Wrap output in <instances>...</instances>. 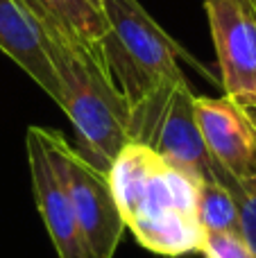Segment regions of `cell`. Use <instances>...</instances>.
Here are the masks:
<instances>
[{"label":"cell","mask_w":256,"mask_h":258,"mask_svg":"<svg viewBox=\"0 0 256 258\" xmlns=\"http://www.w3.org/2000/svg\"><path fill=\"white\" fill-rule=\"evenodd\" d=\"M86 3L91 5V7H95L100 14H102V0H86Z\"/></svg>","instance_id":"obj_14"},{"label":"cell","mask_w":256,"mask_h":258,"mask_svg":"<svg viewBox=\"0 0 256 258\" xmlns=\"http://www.w3.org/2000/svg\"><path fill=\"white\" fill-rule=\"evenodd\" d=\"M225 98L256 122V0H204Z\"/></svg>","instance_id":"obj_6"},{"label":"cell","mask_w":256,"mask_h":258,"mask_svg":"<svg viewBox=\"0 0 256 258\" xmlns=\"http://www.w3.org/2000/svg\"><path fill=\"white\" fill-rule=\"evenodd\" d=\"M27 163L32 174L36 209L45 222L52 247L59 258H91L84 236L75 218L71 195L63 181L61 168L48 147L41 127H30L25 136Z\"/></svg>","instance_id":"obj_7"},{"label":"cell","mask_w":256,"mask_h":258,"mask_svg":"<svg viewBox=\"0 0 256 258\" xmlns=\"http://www.w3.org/2000/svg\"><path fill=\"white\" fill-rule=\"evenodd\" d=\"M41 132L61 168L77 224L91 258H113L127 227L113 197L109 174L89 163L75 147L68 145L59 132H50L43 127Z\"/></svg>","instance_id":"obj_5"},{"label":"cell","mask_w":256,"mask_h":258,"mask_svg":"<svg viewBox=\"0 0 256 258\" xmlns=\"http://www.w3.org/2000/svg\"><path fill=\"white\" fill-rule=\"evenodd\" d=\"M109 183L134 238L159 256L200 249L202 229L195 218V186L141 143H127L109 168Z\"/></svg>","instance_id":"obj_2"},{"label":"cell","mask_w":256,"mask_h":258,"mask_svg":"<svg viewBox=\"0 0 256 258\" xmlns=\"http://www.w3.org/2000/svg\"><path fill=\"white\" fill-rule=\"evenodd\" d=\"M39 23L25 0H0V52H5L25 75L48 93L54 102H61V86L43 50Z\"/></svg>","instance_id":"obj_9"},{"label":"cell","mask_w":256,"mask_h":258,"mask_svg":"<svg viewBox=\"0 0 256 258\" xmlns=\"http://www.w3.org/2000/svg\"><path fill=\"white\" fill-rule=\"evenodd\" d=\"M193 107L213 161L234 179H256V122L225 95H195Z\"/></svg>","instance_id":"obj_8"},{"label":"cell","mask_w":256,"mask_h":258,"mask_svg":"<svg viewBox=\"0 0 256 258\" xmlns=\"http://www.w3.org/2000/svg\"><path fill=\"white\" fill-rule=\"evenodd\" d=\"M204 258H256L240 231H207L200 240Z\"/></svg>","instance_id":"obj_13"},{"label":"cell","mask_w":256,"mask_h":258,"mask_svg":"<svg viewBox=\"0 0 256 258\" xmlns=\"http://www.w3.org/2000/svg\"><path fill=\"white\" fill-rule=\"evenodd\" d=\"M30 12L61 86L59 107L80 136L82 150L77 152L109 174L111 161L130 143V107L109 73L102 48L61 30L43 14Z\"/></svg>","instance_id":"obj_1"},{"label":"cell","mask_w":256,"mask_h":258,"mask_svg":"<svg viewBox=\"0 0 256 258\" xmlns=\"http://www.w3.org/2000/svg\"><path fill=\"white\" fill-rule=\"evenodd\" d=\"M193 100L195 93L184 75L166 84L130 111V141L150 147L195 183L211 179L227 183L231 177L209 154L195 120Z\"/></svg>","instance_id":"obj_4"},{"label":"cell","mask_w":256,"mask_h":258,"mask_svg":"<svg viewBox=\"0 0 256 258\" xmlns=\"http://www.w3.org/2000/svg\"><path fill=\"white\" fill-rule=\"evenodd\" d=\"M102 16L107 34L100 48L130 111L184 75L179 68L181 45L139 0H102Z\"/></svg>","instance_id":"obj_3"},{"label":"cell","mask_w":256,"mask_h":258,"mask_svg":"<svg viewBox=\"0 0 256 258\" xmlns=\"http://www.w3.org/2000/svg\"><path fill=\"white\" fill-rule=\"evenodd\" d=\"M25 5L48 16L61 30L71 32L89 43L100 45V41L107 34L104 16L95 7H91L86 0H25Z\"/></svg>","instance_id":"obj_10"},{"label":"cell","mask_w":256,"mask_h":258,"mask_svg":"<svg viewBox=\"0 0 256 258\" xmlns=\"http://www.w3.org/2000/svg\"><path fill=\"white\" fill-rule=\"evenodd\" d=\"M225 186L231 190L236 206H238L240 233L256 254V179H243L240 181V179L231 177Z\"/></svg>","instance_id":"obj_12"},{"label":"cell","mask_w":256,"mask_h":258,"mask_svg":"<svg viewBox=\"0 0 256 258\" xmlns=\"http://www.w3.org/2000/svg\"><path fill=\"white\" fill-rule=\"evenodd\" d=\"M195 218L207 231H240L238 206L231 190L220 181H202L195 186Z\"/></svg>","instance_id":"obj_11"}]
</instances>
